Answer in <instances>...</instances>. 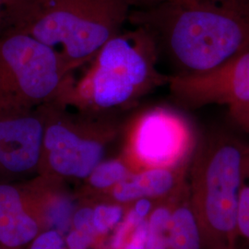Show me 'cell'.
I'll return each instance as SVG.
<instances>
[{"mask_svg": "<svg viewBox=\"0 0 249 249\" xmlns=\"http://www.w3.org/2000/svg\"><path fill=\"white\" fill-rule=\"evenodd\" d=\"M127 22L150 34L172 76L207 71L249 52V0H163L132 9Z\"/></svg>", "mask_w": 249, "mask_h": 249, "instance_id": "cell-1", "label": "cell"}, {"mask_svg": "<svg viewBox=\"0 0 249 249\" xmlns=\"http://www.w3.org/2000/svg\"><path fill=\"white\" fill-rule=\"evenodd\" d=\"M160 55L150 34L141 27L122 30L104 45L79 79L70 75L55 100L80 112L114 115L167 85Z\"/></svg>", "mask_w": 249, "mask_h": 249, "instance_id": "cell-2", "label": "cell"}, {"mask_svg": "<svg viewBox=\"0 0 249 249\" xmlns=\"http://www.w3.org/2000/svg\"><path fill=\"white\" fill-rule=\"evenodd\" d=\"M131 10L126 0H15L8 28L51 48L71 75L124 30Z\"/></svg>", "mask_w": 249, "mask_h": 249, "instance_id": "cell-3", "label": "cell"}, {"mask_svg": "<svg viewBox=\"0 0 249 249\" xmlns=\"http://www.w3.org/2000/svg\"><path fill=\"white\" fill-rule=\"evenodd\" d=\"M248 145L225 133L197 142L188 169L189 201L204 249H236V208Z\"/></svg>", "mask_w": 249, "mask_h": 249, "instance_id": "cell-4", "label": "cell"}, {"mask_svg": "<svg viewBox=\"0 0 249 249\" xmlns=\"http://www.w3.org/2000/svg\"><path fill=\"white\" fill-rule=\"evenodd\" d=\"M39 110L44 121L39 174L61 181H83L122 132L117 116L80 112L57 100Z\"/></svg>", "mask_w": 249, "mask_h": 249, "instance_id": "cell-5", "label": "cell"}, {"mask_svg": "<svg viewBox=\"0 0 249 249\" xmlns=\"http://www.w3.org/2000/svg\"><path fill=\"white\" fill-rule=\"evenodd\" d=\"M69 76L56 53L32 36L12 28L0 35V117L57 98Z\"/></svg>", "mask_w": 249, "mask_h": 249, "instance_id": "cell-6", "label": "cell"}, {"mask_svg": "<svg viewBox=\"0 0 249 249\" xmlns=\"http://www.w3.org/2000/svg\"><path fill=\"white\" fill-rule=\"evenodd\" d=\"M197 142L193 124L183 113L151 107L127 124L122 155L134 172L175 168L190 164Z\"/></svg>", "mask_w": 249, "mask_h": 249, "instance_id": "cell-7", "label": "cell"}, {"mask_svg": "<svg viewBox=\"0 0 249 249\" xmlns=\"http://www.w3.org/2000/svg\"><path fill=\"white\" fill-rule=\"evenodd\" d=\"M167 86L178 104L186 107L220 105L231 108L249 104V52L207 71L169 75Z\"/></svg>", "mask_w": 249, "mask_h": 249, "instance_id": "cell-8", "label": "cell"}, {"mask_svg": "<svg viewBox=\"0 0 249 249\" xmlns=\"http://www.w3.org/2000/svg\"><path fill=\"white\" fill-rule=\"evenodd\" d=\"M44 121L36 111L0 117V182H19L38 176Z\"/></svg>", "mask_w": 249, "mask_h": 249, "instance_id": "cell-9", "label": "cell"}, {"mask_svg": "<svg viewBox=\"0 0 249 249\" xmlns=\"http://www.w3.org/2000/svg\"><path fill=\"white\" fill-rule=\"evenodd\" d=\"M46 230L34 178L0 182V246L5 249H28Z\"/></svg>", "mask_w": 249, "mask_h": 249, "instance_id": "cell-10", "label": "cell"}, {"mask_svg": "<svg viewBox=\"0 0 249 249\" xmlns=\"http://www.w3.org/2000/svg\"><path fill=\"white\" fill-rule=\"evenodd\" d=\"M188 169L189 165H185L132 172L105 196L96 200L124 206H129L141 199H149L154 202L169 200L181 195L188 187Z\"/></svg>", "mask_w": 249, "mask_h": 249, "instance_id": "cell-11", "label": "cell"}, {"mask_svg": "<svg viewBox=\"0 0 249 249\" xmlns=\"http://www.w3.org/2000/svg\"><path fill=\"white\" fill-rule=\"evenodd\" d=\"M168 249H204L199 225L189 201V189L174 205L168 224Z\"/></svg>", "mask_w": 249, "mask_h": 249, "instance_id": "cell-12", "label": "cell"}, {"mask_svg": "<svg viewBox=\"0 0 249 249\" xmlns=\"http://www.w3.org/2000/svg\"><path fill=\"white\" fill-rule=\"evenodd\" d=\"M133 170L121 154L117 157L105 159L92 170L83 181L80 195L85 199L95 200L105 196L117 184L127 178Z\"/></svg>", "mask_w": 249, "mask_h": 249, "instance_id": "cell-13", "label": "cell"}, {"mask_svg": "<svg viewBox=\"0 0 249 249\" xmlns=\"http://www.w3.org/2000/svg\"><path fill=\"white\" fill-rule=\"evenodd\" d=\"M181 195L154 205L148 216L147 234L144 249H168L170 215L177 199Z\"/></svg>", "mask_w": 249, "mask_h": 249, "instance_id": "cell-14", "label": "cell"}, {"mask_svg": "<svg viewBox=\"0 0 249 249\" xmlns=\"http://www.w3.org/2000/svg\"><path fill=\"white\" fill-rule=\"evenodd\" d=\"M93 201L99 202L93 207L92 205V225L99 238L100 236H106L109 231L115 230L122 223L128 206L104 200Z\"/></svg>", "mask_w": 249, "mask_h": 249, "instance_id": "cell-15", "label": "cell"}, {"mask_svg": "<svg viewBox=\"0 0 249 249\" xmlns=\"http://www.w3.org/2000/svg\"><path fill=\"white\" fill-rule=\"evenodd\" d=\"M236 230L238 237L249 242V184L241 187L236 208Z\"/></svg>", "mask_w": 249, "mask_h": 249, "instance_id": "cell-16", "label": "cell"}, {"mask_svg": "<svg viewBox=\"0 0 249 249\" xmlns=\"http://www.w3.org/2000/svg\"><path fill=\"white\" fill-rule=\"evenodd\" d=\"M28 249H69L65 235L55 229L43 231Z\"/></svg>", "mask_w": 249, "mask_h": 249, "instance_id": "cell-17", "label": "cell"}, {"mask_svg": "<svg viewBox=\"0 0 249 249\" xmlns=\"http://www.w3.org/2000/svg\"><path fill=\"white\" fill-rule=\"evenodd\" d=\"M231 120L249 134V104L228 108Z\"/></svg>", "mask_w": 249, "mask_h": 249, "instance_id": "cell-18", "label": "cell"}, {"mask_svg": "<svg viewBox=\"0 0 249 249\" xmlns=\"http://www.w3.org/2000/svg\"><path fill=\"white\" fill-rule=\"evenodd\" d=\"M15 0H0V35L9 27L10 9Z\"/></svg>", "mask_w": 249, "mask_h": 249, "instance_id": "cell-19", "label": "cell"}, {"mask_svg": "<svg viewBox=\"0 0 249 249\" xmlns=\"http://www.w3.org/2000/svg\"><path fill=\"white\" fill-rule=\"evenodd\" d=\"M126 1L130 5L131 9H138L149 8L156 4H159L163 0H126Z\"/></svg>", "mask_w": 249, "mask_h": 249, "instance_id": "cell-20", "label": "cell"}, {"mask_svg": "<svg viewBox=\"0 0 249 249\" xmlns=\"http://www.w3.org/2000/svg\"><path fill=\"white\" fill-rule=\"evenodd\" d=\"M0 249H4V248H3V247H1V246H0Z\"/></svg>", "mask_w": 249, "mask_h": 249, "instance_id": "cell-21", "label": "cell"}]
</instances>
